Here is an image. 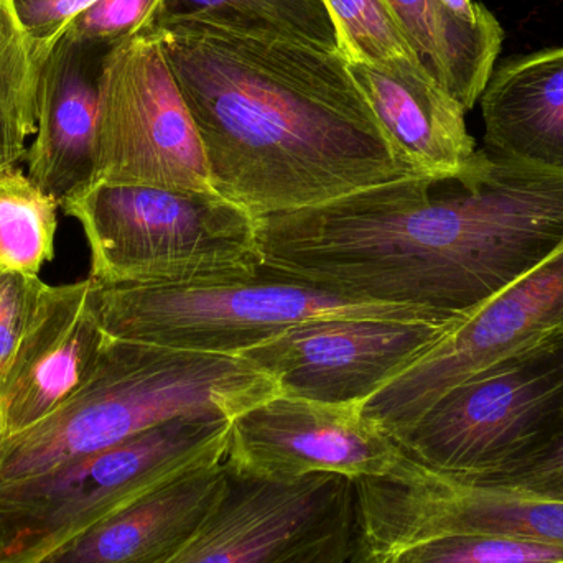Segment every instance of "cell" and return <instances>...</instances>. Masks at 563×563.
I'll use <instances>...</instances> for the list:
<instances>
[{
  "label": "cell",
  "instance_id": "1",
  "mask_svg": "<svg viewBox=\"0 0 563 563\" xmlns=\"http://www.w3.org/2000/svg\"><path fill=\"white\" fill-rule=\"evenodd\" d=\"M154 29L200 132L214 190L254 218L416 177L343 53L200 19L157 20Z\"/></svg>",
  "mask_w": 563,
  "mask_h": 563
},
{
  "label": "cell",
  "instance_id": "2",
  "mask_svg": "<svg viewBox=\"0 0 563 563\" xmlns=\"http://www.w3.org/2000/svg\"><path fill=\"white\" fill-rule=\"evenodd\" d=\"M280 394L273 377L243 357L109 336L75 396L25 432L0 440V483L48 472L178 417L234 419Z\"/></svg>",
  "mask_w": 563,
  "mask_h": 563
},
{
  "label": "cell",
  "instance_id": "3",
  "mask_svg": "<svg viewBox=\"0 0 563 563\" xmlns=\"http://www.w3.org/2000/svg\"><path fill=\"white\" fill-rule=\"evenodd\" d=\"M62 208L81 224L98 285L238 284L263 264L256 218L220 194L98 181Z\"/></svg>",
  "mask_w": 563,
  "mask_h": 563
},
{
  "label": "cell",
  "instance_id": "4",
  "mask_svg": "<svg viewBox=\"0 0 563 563\" xmlns=\"http://www.w3.org/2000/svg\"><path fill=\"white\" fill-rule=\"evenodd\" d=\"M231 419L185 416L48 472L0 483V563L53 552L188 473L224 462Z\"/></svg>",
  "mask_w": 563,
  "mask_h": 563
},
{
  "label": "cell",
  "instance_id": "5",
  "mask_svg": "<svg viewBox=\"0 0 563 563\" xmlns=\"http://www.w3.org/2000/svg\"><path fill=\"white\" fill-rule=\"evenodd\" d=\"M562 429L563 334L453 387L394 442L450 482L493 486Z\"/></svg>",
  "mask_w": 563,
  "mask_h": 563
},
{
  "label": "cell",
  "instance_id": "6",
  "mask_svg": "<svg viewBox=\"0 0 563 563\" xmlns=\"http://www.w3.org/2000/svg\"><path fill=\"white\" fill-rule=\"evenodd\" d=\"M96 307L106 333L118 340L236 357L307 321L463 318L410 305L354 300L294 282L260 277L203 287L96 284Z\"/></svg>",
  "mask_w": 563,
  "mask_h": 563
},
{
  "label": "cell",
  "instance_id": "7",
  "mask_svg": "<svg viewBox=\"0 0 563 563\" xmlns=\"http://www.w3.org/2000/svg\"><path fill=\"white\" fill-rule=\"evenodd\" d=\"M214 190L200 132L154 26L106 53L95 184Z\"/></svg>",
  "mask_w": 563,
  "mask_h": 563
},
{
  "label": "cell",
  "instance_id": "8",
  "mask_svg": "<svg viewBox=\"0 0 563 563\" xmlns=\"http://www.w3.org/2000/svg\"><path fill=\"white\" fill-rule=\"evenodd\" d=\"M227 470V486L213 511L168 563L350 562L351 479L310 475L271 482Z\"/></svg>",
  "mask_w": 563,
  "mask_h": 563
},
{
  "label": "cell",
  "instance_id": "9",
  "mask_svg": "<svg viewBox=\"0 0 563 563\" xmlns=\"http://www.w3.org/2000/svg\"><path fill=\"white\" fill-rule=\"evenodd\" d=\"M354 485L351 563H387L445 534L489 532L563 548V501L460 485L406 456L396 473Z\"/></svg>",
  "mask_w": 563,
  "mask_h": 563
},
{
  "label": "cell",
  "instance_id": "10",
  "mask_svg": "<svg viewBox=\"0 0 563 563\" xmlns=\"http://www.w3.org/2000/svg\"><path fill=\"white\" fill-rule=\"evenodd\" d=\"M562 334L563 246L462 318L363 402V416L396 440L453 387Z\"/></svg>",
  "mask_w": 563,
  "mask_h": 563
},
{
  "label": "cell",
  "instance_id": "11",
  "mask_svg": "<svg viewBox=\"0 0 563 563\" xmlns=\"http://www.w3.org/2000/svg\"><path fill=\"white\" fill-rule=\"evenodd\" d=\"M460 320L307 321L241 357L273 377L284 396L363 404L435 346Z\"/></svg>",
  "mask_w": 563,
  "mask_h": 563
},
{
  "label": "cell",
  "instance_id": "12",
  "mask_svg": "<svg viewBox=\"0 0 563 563\" xmlns=\"http://www.w3.org/2000/svg\"><path fill=\"white\" fill-rule=\"evenodd\" d=\"M406 453L363 416V404H330L280 396L231 419L224 463L271 482L340 475L383 478Z\"/></svg>",
  "mask_w": 563,
  "mask_h": 563
},
{
  "label": "cell",
  "instance_id": "13",
  "mask_svg": "<svg viewBox=\"0 0 563 563\" xmlns=\"http://www.w3.org/2000/svg\"><path fill=\"white\" fill-rule=\"evenodd\" d=\"M109 334L91 279L46 285L29 330L0 380V440L25 432L89 379Z\"/></svg>",
  "mask_w": 563,
  "mask_h": 563
},
{
  "label": "cell",
  "instance_id": "14",
  "mask_svg": "<svg viewBox=\"0 0 563 563\" xmlns=\"http://www.w3.org/2000/svg\"><path fill=\"white\" fill-rule=\"evenodd\" d=\"M109 48L63 35L36 66L26 175L59 208L95 184L99 78Z\"/></svg>",
  "mask_w": 563,
  "mask_h": 563
},
{
  "label": "cell",
  "instance_id": "15",
  "mask_svg": "<svg viewBox=\"0 0 563 563\" xmlns=\"http://www.w3.org/2000/svg\"><path fill=\"white\" fill-rule=\"evenodd\" d=\"M347 68L412 175L442 181L470 170L478 151L465 108L419 59Z\"/></svg>",
  "mask_w": 563,
  "mask_h": 563
},
{
  "label": "cell",
  "instance_id": "16",
  "mask_svg": "<svg viewBox=\"0 0 563 563\" xmlns=\"http://www.w3.org/2000/svg\"><path fill=\"white\" fill-rule=\"evenodd\" d=\"M223 463L188 473L102 519L40 563H168L227 486Z\"/></svg>",
  "mask_w": 563,
  "mask_h": 563
},
{
  "label": "cell",
  "instance_id": "17",
  "mask_svg": "<svg viewBox=\"0 0 563 563\" xmlns=\"http://www.w3.org/2000/svg\"><path fill=\"white\" fill-rule=\"evenodd\" d=\"M479 101L486 151L563 175V46L503 63Z\"/></svg>",
  "mask_w": 563,
  "mask_h": 563
},
{
  "label": "cell",
  "instance_id": "18",
  "mask_svg": "<svg viewBox=\"0 0 563 563\" xmlns=\"http://www.w3.org/2000/svg\"><path fill=\"white\" fill-rule=\"evenodd\" d=\"M407 43L430 75L468 112L482 98L501 52L505 30L453 16L439 0H387Z\"/></svg>",
  "mask_w": 563,
  "mask_h": 563
},
{
  "label": "cell",
  "instance_id": "19",
  "mask_svg": "<svg viewBox=\"0 0 563 563\" xmlns=\"http://www.w3.org/2000/svg\"><path fill=\"white\" fill-rule=\"evenodd\" d=\"M167 19L207 20L244 35L340 52L323 0H165L157 20Z\"/></svg>",
  "mask_w": 563,
  "mask_h": 563
},
{
  "label": "cell",
  "instance_id": "20",
  "mask_svg": "<svg viewBox=\"0 0 563 563\" xmlns=\"http://www.w3.org/2000/svg\"><path fill=\"white\" fill-rule=\"evenodd\" d=\"M58 208L19 165L0 167V271L40 276L55 257Z\"/></svg>",
  "mask_w": 563,
  "mask_h": 563
},
{
  "label": "cell",
  "instance_id": "21",
  "mask_svg": "<svg viewBox=\"0 0 563 563\" xmlns=\"http://www.w3.org/2000/svg\"><path fill=\"white\" fill-rule=\"evenodd\" d=\"M36 65L13 0H0V167L25 158L35 135Z\"/></svg>",
  "mask_w": 563,
  "mask_h": 563
},
{
  "label": "cell",
  "instance_id": "22",
  "mask_svg": "<svg viewBox=\"0 0 563 563\" xmlns=\"http://www.w3.org/2000/svg\"><path fill=\"white\" fill-rule=\"evenodd\" d=\"M347 63L386 66L417 59L387 0H323Z\"/></svg>",
  "mask_w": 563,
  "mask_h": 563
},
{
  "label": "cell",
  "instance_id": "23",
  "mask_svg": "<svg viewBox=\"0 0 563 563\" xmlns=\"http://www.w3.org/2000/svg\"><path fill=\"white\" fill-rule=\"evenodd\" d=\"M387 563H563V548L489 532H463L417 542Z\"/></svg>",
  "mask_w": 563,
  "mask_h": 563
},
{
  "label": "cell",
  "instance_id": "24",
  "mask_svg": "<svg viewBox=\"0 0 563 563\" xmlns=\"http://www.w3.org/2000/svg\"><path fill=\"white\" fill-rule=\"evenodd\" d=\"M165 0H98L73 20L65 35L112 48L154 26Z\"/></svg>",
  "mask_w": 563,
  "mask_h": 563
},
{
  "label": "cell",
  "instance_id": "25",
  "mask_svg": "<svg viewBox=\"0 0 563 563\" xmlns=\"http://www.w3.org/2000/svg\"><path fill=\"white\" fill-rule=\"evenodd\" d=\"M40 276L0 271V380L46 288Z\"/></svg>",
  "mask_w": 563,
  "mask_h": 563
},
{
  "label": "cell",
  "instance_id": "26",
  "mask_svg": "<svg viewBox=\"0 0 563 563\" xmlns=\"http://www.w3.org/2000/svg\"><path fill=\"white\" fill-rule=\"evenodd\" d=\"M25 30L30 53L38 66L62 40L76 16L98 0H13Z\"/></svg>",
  "mask_w": 563,
  "mask_h": 563
},
{
  "label": "cell",
  "instance_id": "27",
  "mask_svg": "<svg viewBox=\"0 0 563 563\" xmlns=\"http://www.w3.org/2000/svg\"><path fill=\"white\" fill-rule=\"evenodd\" d=\"M478 488L505 489L519 495L563 501V429L554 442L525 468L496 485Z\"/></svg>",
  "mask_w": 563,
  "mask_h": 563
},
{
  "label": "cell",
  "instance_id": "28",
  "mask_svg": "<svg viewBox=\"0 0 563 563\" xmlns=\"http://www.w3.org/2000/svg\"><path fill=\"white\" fill-rule=\"evenodd\" d=\"M453 16L473 25L489 22L495 19L492 12L483 3L475 0H439Z\"/></svg>",
  "mask_w": 563,
  "mask_h": 563
}]
</instances>
